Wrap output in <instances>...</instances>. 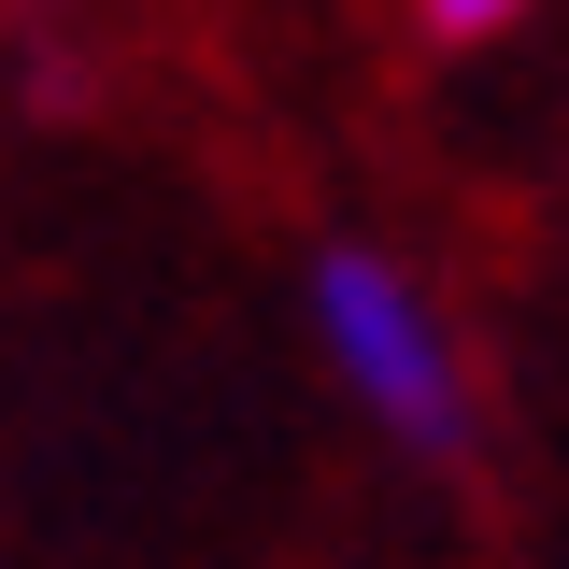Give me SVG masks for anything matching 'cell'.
<instances>
[{
    "mask_svg": "<svg viewBox=\"0 0 569 569\" xmlns=\"http://www.w3.org/2000/svg\"><path fill=\"white\" fill-rule=\"evenodd\" d=\"M427 29H441V43H485V29H512V14H527V0H413Z\"/></svg>",
    "mask_w": 569,
    "mask_h": 569,
    "instance_id": "cell-2",
    "label": "cell"
},
{
    "mask_svg": "<svg viewBox=\"0 0 569 569\" xmlns=\"http://www.w3.org/2000/svg\"><path fill=\"white\" fill-rule=\"evenodd\" d=\"M313 356L342 370V399L399 456H470V342H456V313L427 299L413 257H385V242H328L313 257Z\"/></svg>",
    "mask_w": 569,
    "mask_h": 569,
    "instance_id": "cell-1",
    "label": "cell"
}]
</instances>
